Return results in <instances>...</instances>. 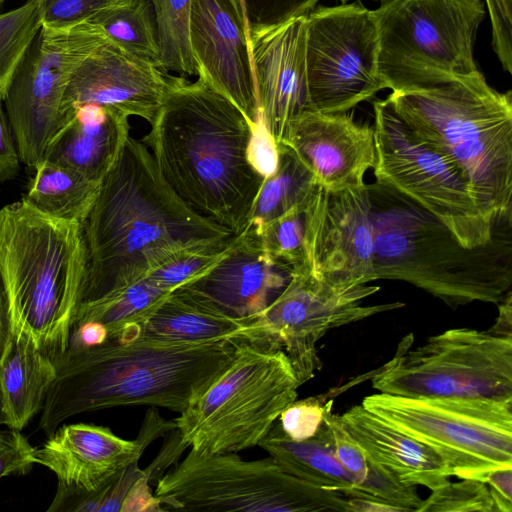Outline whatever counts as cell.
<instances>
[{"mask_svg": "<svg viewBox=\"0 0 512 512\" xmlns=\"http://www.w3.org/2000/svg\"><path fill=\"white\" fill-rule=\"evenodd\" d=\"M83 229L88 277L82 302L132 285L183 252L234 235L186 205L148 148L131 136L103 178Z\"/></svg>", "mask_w": 512, "mask_h": 512, "instance_id": "obj_1", "label": "cell"}, {"mask_svg": "<svg viewBox=\"0 0 512 512\" xmlns=\"http://www.w3.org/2000/svg\"><path fill=\"white\" fill-rule=\"evenodd\" d=\"M141 141L165 182L200 215L240 234L265 180L252 166V124L201 78L169 76L164 100Z\"/></svg>", "mask_w": 512, "mask_h": 512, "instance_id": "obj_2", "label": "cell"}, {"mask_svg": "<svg viewBox=\"0 0 512 512\" xmlns=\"http://www.w3.org/2000/svg\"><path fill=\"white\" fill-rule=\"evenodd\" d=\"M234 340L181 343L137 337L68 348L41 410L39 429L51 435L77 414L120 406L183 412L234 358Z\"/></svg>", "mask_w": 512, "mask_h": 512, "instance_id": "obj_3", "label": "cell"}, {"mask_svg": "<svg viewBox=\"0 0 512 512\" xmlns=\"http://www.w3.org/2000/svg\"><path fill=\"white\" fill-rule=\"evenodd\" d=\"M83 224L47 215L23 198L0 209V282L11 332L57 364L85 295Z\"/></svg>", "mask_w": 512, "mask_h": 512, "instance_id": "obj_4", "label": "cell"}, {"mask_svg": "<svg viewBox=\"0 0 512 512\" xmlns=\"http://www.w3.org/2000/svg\"><path fill=\"white\" fill-rule=\"evenodd\" d=\"M375 280L408 282L455 309L498 304L512 286L511 221L490 242L467 248L440 221L378 184H368Z\"/></svg>", "mask_w": 512, "mask_h": 512, "instance_id": "obj_5", "label": "cell"}, {"mask_svg": "<svg viewBox=\"0 0 512 512\" xmlns=\"http://www.w3.org/2000/svg\"><path fill=\"white\" fill-rule=\"evenodd\" d=\"M387 98L417 136L456 163L491 222L512 220L511 91L495 90L478 71Z\"/></svg>", "mask_w": 512, "mask_h": 512, "instance_id": "obj_6", "label": "cell"}, {"mask_svg": "<svg viewBox=\"0 0 512 512\" xmlns=\"http://www.w3.org/2000/svg\"><path fill=\"white\" fill-rule=\"evenodd\" d=\"M234 342L228 367L173 419L182 441L202 455L258 446L301 386L275 341L258 336Z\"/></svg>", "mask_w": 512, "mask_h": 512, "instance_id": "obj_7", "label": "cell"}, {"mask_svg": "<svg viewBox=\"0 0 512 512\" xmlns=\"http://www.w3.org/2000/svg\"><path fill=\"white\" fill-rule=\"evenodd\" d=\"M372 13L379 74L392 92L479 71L473 47L482 0H386Z\"/></svg>", "mask_w": 512, "mask_h": 512, "instance_id": "obj_8", "label": "cell"}, {"mask_svg": "<svg viewBox=\"0 0 512 512\" xmlns=\"http://www.w3.org/2000/svg\"><path fill=\"white\" fill-rule=\"evenodd\" d=\"M155 485L164 511L351 512L349 498L291 475L271 456L243 460L237 452L190 449Z\"/></svg>", "mask_w": 512, "mask_h": 512, "instance_id": "obj_9", "label": "cell"}, {"mask_svg": "<svg viewBox=\"0 0 512 512\" xmlns=\"http://www.w3.org/2000/svg\"><path fill=\"white\" fill-rule=\"evenodd\" d=\"M376 183L440 221L467 248L492 240L499 224L476 204L468 181L445 154L417 136L388 98L373 103Z\"/></svg>", "mask_w": 512, "mask_h": 512, "instance_id": "obj_10", "label": "cell"}, {"mask_svg": "<svg viewBox=\"0 0 512 512\" xmlns=\"http://www.w3.org/2000/svg\"><path fill=\"white\" fill-rule=\"evenodd\" d=\"M361 405L405 434L430 446L451 476L484 482L512 468V400L366 396Z\"/></svg>", "mask_w": 512, "mask_h": 512, "instance_id": "obj_11", "label": "cell"}, {"mask_svg": "<svg viewBox=\"0 0 512 512\" xmlns=\"http://www.w3.org/2000/svg\"><path fill=\"white\" fill-rule=\"evenodd\" d=\"M405 337L372 377L381 393L406 397L512 400V336L453 328L411 348Z\"/></svg>", "mask_w": 512, "mask_h": 512, "instance_id": "obj_12", "label": "cell"}, {"mask_svg": "<svg viewBox=\"0 0 512 512\" xmlns=\"http://www.w3.org/2000/svg\"><path fill=\"white\" fill-rule=\"evenodd\" d=\"M100 28L87 19L42 26L5 96L6 114L20 161L35 168L69 118L63 112L68 83L95 45Z\"/></svg>", "mask_w": 512, "mask_h": 512, "instance_id": "obj_13", "label": "cell"}, {"mask_svg": "<svg viewBox=\"0 0 512 512\" xmlns=\"http://www.w3.org/2000/svg\"><path fill=\"white\" fill-rule=\"evenodd\" d=\"M305 58L312 110L345 113L387 89L373 13L359 1L306 15Z\"/></svg>", "mask_w": 512, "mask_h": 512, "instance_id": "obj_14", "label": "cell"}, {"mask_svg": "<svg viewBox=\"0 0 512 512\" xmlns=\"http://www.w3.org/2000/svg\"><path fill=\"white\" fill-rule=\"evenodd\" d=\"M379 289L368 284L338 286L306 270L293 271L277 298L251 319L254 333L282 348L303 385L321 366L316 345L328 331L404 306L402 302L365 305V299Z\"/></svg>", "mask_w": 512, "mask_h": 512, "instance_id": "obj_15", "label": "cell"}, {"mask_svg": "<svg viewBox=\"0 0 512 512\" xmlns=\"http://www.w3.org/2000/svg\"><path fill=\"white\" fill-rule=\"evenodd\" d=\"M368 184L339 191L317 186L306 206L304 269L338 286L375 281Z\"/></svg>", "mask_w": 512, "mask_h": 512, "instance_id": "obj_16", "label": "cell"}, {"mask_svg": "<svg viewBox=\"0 0 512 512\" xmlns=\"http://www.w3.org/2000/svg\"><path fill=\"white\" fill-rule=\"evenodd\" d=\"M169 76L127 52L101 30L68 83L63 112L70 118L73 108L93 103L151 123L166 95Z\"/></svg>", "mask_w": 512, "mask_h": 512, "instance_id": "obj_17", "label": "cell"}, {"mask_svg": "<svg viewBox=\"0 0 512 512\" xmlns=\"http://www.w3.org/2000/svg\"><path fill=\"white\" fill-rule=\"evenodd\" d=\"M246 25L230 0H192L190 45L198 78L235 104L254 126L260 117Z\"/></svg>", "mask_w": 512, "mask_h": 512, "instance_id": "obj_18", "label": "cell"}, {"mask_svg": "<svg viewBox=\"0 0 512 512\" xmlns=\"http://www.w3.org/2000/svg\"><path fill=\"white\" fill-rule=\"evenodd\" d=\"M260 118L276 143L312 110L308 95L306 15L248 34Z\"/></svg>", "mask_w": 512, "mask_h": 512, "instance_id": "obj_19", "label": "cell"}, {"mask_svg": "<svg viewBox=\"0 0 512 512\" xmlns=\"http://www.w3.org/2000/svg\"><path fill=\"white\" fill-rule=\"evenodd\" d=\"M282 143L328 191L365 184L375 161L373 127L357 123L346 112L307 110L291 124Z\"/></svg>", "mask_w": 512, "mask_h": 512, "instance_id": "obj_20", "label": "cell"}, {"mask_svg": "<svg viewBox=\"0 0 512 512\" xmlns=\"http://www.w3.org/2000/svg\"><path fill=\"white\" fill-rule=\"evenodd\" d=\"M292 272L266 252L257 234L243 230L233 235L220 262L180 288L231 317L254 319L282 292Z\"/></svg>", "mask_w": 512, "mask_h": 512, "instance_id": "obj_21", "label": "cell"}, {"mask_svg": "<svg viewBox=\"0 0 512 512\" xmlns=\"http://www.w3.org/2000/svg\"><path fill=\"white\" fill-rule=\"evenodd\" d=\"M158 438L142 425L135 440L115 435L110 428L77 423L60 425L35 448V463L51 470L57 490L93 491L124 467L138 462L145 448Z\"/></svg>", "mask_w": 512, "mask_h": 512, "instance_id": "obj_22", "label": "cell"}, {"mask_svg": "<svg viewBox=\"0 0 512 512\" xmlns=\"http://www.w3.org/2000/svg\"><path fill=\"white\" fill-rule=\"evenodd\" d=\"M369 459L401 484L434 490L450 480V469L430 446L355 405L340 415Z\"/></svg>", "mask_w": 512, "mask_h": 512, "instance_id": "obj_23", "label": "cell"}, {"mask_svg": "<svg viewBox=\"0 0 512 512\" xmlns=\"http://www.w3.org/2000/svg\"><path fill=\"white\" fill-rule=\"evenodd\" d=\"M70 118L49 144L44 159L72 167L102 181L130 136L129 116L110 107L87 103Z\"/></svg>", "mask_w": 512, "mask_h": 512, "instance_id": "obj_24", "label": "cell"}, {"mask_svg": "<svg viewBox=\"0 0 512 512\" xmlns=\"http://www.w3.org/2000/svg\"><path fill=\"white\" fill-rule=\"evenodd\" d=\"M139 336L198 344L253 338L254 333L251 319L231 317L178 288L144 321Z\"/></svg>", "mask_w": 512, "mask_h": 512, "instance_id": "obj_25", "label": "cell"}, {"mask_svg": "<svg viewBox=\"0 0 512 512\" xmlns=\"http://www.w3.org/2000/svg\"><path fill=\"white\" fill-rule=\"evenodd\" d=\"M56 373V364L46 354L12 334L0 362L2 423L21 431L42 410Z\"/></svg>", "mask_w": 512, "mask_h": 512, "instance_id": "obj_26", "label": "cell"}, {"mask_svg": "<svg viewBox=\"0 0 512 512\" xmlns=\"http://www.w3.org/2000/svg\"><path fill=\"white\" fill-rule=\"evenodd\" d=\"M258 446L285 471L303 481L347 498L367 499L338 460L325 420L313 437L303 441L290 439L276 421Z\"/></svg>", "mask_w": 512, "mask_h": 512, "instance_id": "obj_27", "label": "cell"}, {"mask_svg": "<svg viewBox=\"0 0 512 512\" xmlns=\"http://www.w3.org/2000/svg\"><path fill=\"white\" fill-rule=\"evenodd\" d=\"M34 170L23 199L47 215L84 224L102 181L48 160H42Z\"/></svg>", "mask_w": 512, "mask_h": 512, "instance_id": "obj_28", "label": "cell"}, {"mask_svg": "<svg viewBox=\"0 0 512 512\" xmlns=\"http://www.w3.org/2000/svg\"><path fill=\"white\" fill-rule=\"evenodd\" d=\"M172 292L145 277L116 292L82 302L72 329L85 322H98L106 327L108 339H135L144 321Z\"/></svg>", "mask_w": 512, "mask_h": 512, "instance_id": "obj_29", "label": "cell"}, {"mask_svg": "<svg viewBox=\"0 0 512 512\" xmlns=\"http://www.w3.org/2000/svg\"><path fill=\"white\" fill-rule=\"evenodd\" d=\"M324 420L338 460L354 477L367 499L391 505L398 511H417L422 499L416 487L401 484L377 467L346 430L340 415L329 410Z\"/></svg>", "mask_w": 512, "mask_h": 512, "instance_id": "obj_30", "label": "cell"}, {"mask_svg": "<svg viewBox=\"0 0 512 512\" xmlns=\"http://www.w3.org/2000/svg\"><path fill=\"white\" fill-rule=\"evenodd\" d=\"M277 148V167L265 178L244 230L258 231L268 222L301 206L318 186L311 172L288 146L277 143Z\"/></svg>", "mask_w": 512, "mask_h": 512, "instance_id": "obj_31", "label": "cell"}, {"mask_svg": "<svg viewBox=\"0 0 512 512\" xmlns=\"http://www.w3.org/2000/svg\"><path fill=\"white\" fill-rule=\"evenodd\" d=\"M87 20L127 52L161 69L151 0H111Z\"/></svg>", "mask_w": 512, "mask_h": 512, "instance_id": "obj_32", "label": "cell"}, {"mask_svg": "<svg viewBox=\"0 0 512 512\" xmlns=\"http://www.w3.org/2000/svg\"><path fill=\"white\" fill-rule=\"evenodd\" d=\"M160 51V66L165 72L196 75L190 45L192 0H151Z\"/></svg>", "mask_w": 512, "mask_h": 512, "instance_id": "obj_33", "label": "cell"}, {"mask_svg": "<svg viewBox=\"0 0 512 512\" xmlns=\"http://www.w3.org/2000/svg\"><path fill=\"white\" fill-rule=\"evenodd\" d=\"M42 28L37 0L0 13V99L9 87Z\"/></svg>", "mask_w": 512, "mask_h": 512, "instance_id": "obj_34", "label": "cell"}, {"mask_svg": "<svg viewBox=\"0 0 512 512\" xmlns=\"http://www.w3.org/2000/svg\"><path fill=\"white\" fill-rule=\"evenodd\" d=\"M145 475L134 462L109 478L93 491L57 490L48 511H122L123 503L133 485Z\"/></svg>", "mask_w": 512, "mask_h": 512, "instance_id": "obj_35", "label": "cell"}, {"mask_svg": "<svg viewBox=\"0 0 512 512\" xmlns=\"http://www.w3.org/2000/svg\"><path fill=\"white\" fill-rule=\"evenodd\" d=\"M309 199L258 231H252L260 237L271 257L288 265L293 271L304 269L306 206Z\"/></svg>", "mask_w": 512, "mask_h": 512, "instance_id": "obj_36", "label": "cell"}, {"mask_svg": "<svg viewBox=\"0 0 512 512\" xmlns=\"http://www.w3.org/2000/svg\"><path fill=\"white\" fill-rule=\"evenodd\" d=\"M233 236L215 245L188 250L152 271L147 277L160 287L174 291L201 277L228 253Z\"/></svg>", "mask_w": 512, "mask_h": 512, "instance_id": "obj_37", "label": "cell"}, {"mask_svg": "<svg viewBox=\"0 0 512 512\" xmlns=\"http://www.w3.org/2000/svg\"><path fill=\"white\" fill-rule=\"evenodd\" d=\"M497 512L486 483L475 479L450 480L422 499L417 512Z\"/></svg>", "mask_w": 512, "mask_h": 512, "instance_id": "obj_38", "label": "cell"}, {"mask_svg": "<svg viewBox=\"0 0 512 512\" xmlns=\"http://www.w3.org/2000/svg\"><path fill=\"white\" fill-rule=\"evenodd\" d=\"M243 19L248 34L307 15L318 0H230Z\"/></svg>", "mask_w": 512, "mask_h": 512, "instance_id": "obj_39", "label": "cell"}, {"mask_svg": "<svg viewBox=\"0 0 512 512\" xmlns=\"http://www.w3.org/2000/svg\"><path fill=\"white\" fill-rule=\"evenodd\" d=\"M332 402H324L320 396L295 400L279 416L283 432L294 441L313 437L321 428Z\"/></svg>", "mask_w": 512, "mask_h": 512, "instance_id": "obj_40", "label": "cell"}, {"mask_svg": "<svg viewBox=\"0 0 512 512\" xmlns=\"http://www.w3.org/2000/svg\"><path fill=\"white\" fill-rule=\"evenodd\" d=\"M111 0H37L42 26L62 27L87 19Z\"/></svg>", "mask_w": 512, "mask_h": 512, "instance_id": "obj_41", "label": "cell"}, {"mask_svg": "<svg viewBox=\"0 0 512 512\" xmlns=\"http://www.w3.org/2000/svg\"><path fill=\"white\" fill-rule=\"evenodd\" d=\"M35 448L21 431L0 432V481L11 475L28 473L35 463Z\"/></svg>", "mask_w": 512, "mask_h": 512, "instance_id": "obj_42", "label": "cell"}, {"mask_svg": "<svg viewBox=\"0 0 512 512\" xmlns=\"http://www.w3.org/2000/svg\"><path fill=\"white\" fill-rule=\"evenodd\" d=\"M492 29V47L503 69L512 73V0H485Z\"/></svg>", "mask_w": 512, "mask_h": 512, "instance_id": "obj_43", "label": "cell"}, {"mask_svg": "<svg viewBox=\"0 0 512 512\" xmlns=\"http://www.w3.org/2000/svg\"><path fill=\"white\" fill-rule=\"evenodd\" d=\"M248 157L255 170L264 178L271 175L277 167V143L260 117L258 122L252 127Z\"/></svg>", "mask_w": 512, "mask_h": 512, "instance_id": "obj_44", "label": "cell"}, {"mask_svg": "<svg viewBox=\"0 0 512 512\" xmlns=\"http://www.w3.org/2000/svg\"><path fill=\"white\" fill-rule=\"evenodd\" d=\"M0 99V182L14 179L20 170L15 138Z\"/></svg>", "mask_w": 512, "mask_h": 512, "instance_id": "obj_45", "label": "cell"}, {"mask_svg": "<svg viewBox=\"0 0 512 512\" xmlns=\"http://www.w3.org/2000/svg\"><path fill=\"white\" fill-rule=\"evenodd\" d=\"M484 483L490 490L497 512H511L512 468H501L490 472Z\"/></svg>", "mask_w": 512, "mask_h": 512, "instance_id": "obj_46", "label": "cell"}, {"mask_svg": "<svg viewBox=\"0 0 512 512\" xmlns=\"http://www.w3.org/2000/svg\"><path fill=\"white\" fill-rule=\"evenodd\" d=\"M122 511H164L158 498L151 493L146 474L131 488L123 503Z\"/></svg>", "mask_w": 512, "mask_h": 512, "instance_id": "obj_47", "label": "cell"}, {"mask_svg": "<svg viewBox=\"0 0 512 512\" xmlns=\"http://www.w3.org/2000/svg\"><path fill=\"white\" fill-rule=\"evenodd\" d=\"M107 340L108 331L103 324L98 322H85L72 329L68 348L97 346Z\"/></svg>", "mask_w": 512, "mask_h": 512, "instance_id": "obj_48", "label": "cell"}, {"mask_svg": "<svg viewBox=\"0 0 512 512\" xmlns=\"http://www.w3.org/2000/svg\"><path fill=\"white\" fill-rule=\"evenodd\" d=\"M499 307V316L495 325L489 332L503 335L512 336V297L511 291L497 304Z\"/></svg>", "mask_w": 512, "mask_h": 512, "instance_id": "obj_49", "label": "cell"}, {"mask_svg": "<svg viewBox=\"0 0 512 512\" xmlns=\"http://www.w3.org/2000/svg\"><path fill=\"white\" fill-rule=\"evenodd\" d=\"M12 336L6 297L0 282V362L7 350Z\"/></svg>", "mask_w": 512, "mask_h": 512, "instance_id": "obj_50", "label": "cell"}, {"mask_svg": "<svg viewBox=\"0 0 512 512\" xmlns=\"http://www.w3.org/2000/svg\"><path fill=\"white\" fill-rule=\"evenodd\" d=\"M318 1H319V0H318ZM339 1H340V2H342V4H346V2H347L348 0H339ZM374 1H379V2H381V3H382V2H384V1H386V0H374Z\"/></svg>", "mask_w": 512, "mask_h": 512, "instance_id": "obj_51", "label": "cell"}, {"mask_svg": "<svg viewBox=\"0 0 512 512\" xmlns=\"http://www.w3.org/2000/svg\"><path fill=\"white\" fill-rule=\"evenodd\" d=\"M6 0H0V10L2 9L4 3H5Z\"/></svg>", "mask_w": 512, "mask_h": 512, "instance_id": "obj_52", "label": "cell"}, {"mask_svg": "<svg viewBox=\"0 0 512 512\" xmlns=\"http://www.w3.org/2000/svg\"><path fill=\"white\" fill-rule=\"evenodd\" d=\"M1 414V413H0Z\"/></svg>", "mask_w": 512, "mask_h": 512, "instance_id": "obj_53", "label": "cell"}]
</instances>
